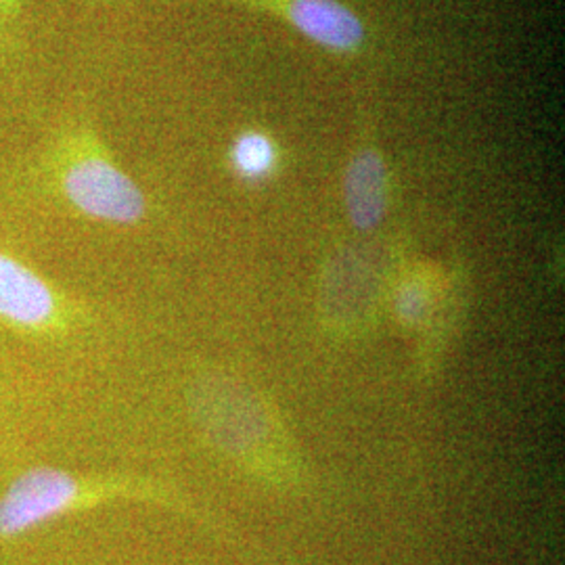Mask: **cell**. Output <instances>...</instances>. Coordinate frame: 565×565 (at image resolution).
<instances>
[{"label": "cell", "instance_id": "obj_1", "mask_svg": "<svg viewBox=\"0 0 565 565\" xmlns=\"http://www.w3.org/2000/svg\"><path fill=\"white\" fill-rule=\"evenodd\" d=\"M57 182L61 195L88 218L135 224L147 212L139 184L105 156L86 130H76L61 142Z\"/></svg>", "mask_w": 565, "mask_h": 565}, {"label": "cell", "instance_id": "obj_2", "mask_svg": "<svg viewBox=\"0 0 565 565\" xmlns=\"http://www.w3.org/2000/svg\"><path fill=\"white\" fill-rule=\"evenodd\" d=\"M93 490L67 471L30 469L0 497V536H18L44 524L86 501Z\"/></svg>", "mask_w": 565, "mask_h": 565}, {"label": "cell", "instance_id": "obj_3", "mask_svg": "<svg viewBox=\"0 0 565 565\" xmlns=\"http://www.w3.org/2000/svg\"><path fill=\"white\" fill-rule=\"evenodd\" d=\"M0 319L23 331H51L63 319L55 289L4 252H0Z\"/></svg>", "mask_w": 565, "mask_h": 565}, {"label": "cell", "instance_id": "obj_4", "mask_svg": "<svg viewBox=\"0 0 565 565\" xmlns=\"http://www.w3.org/2000/svg\"><path fill=\"white\" fill-rule=\"evenodd\" d=\"M285 15L303 36L331 51L348 53L363 44V21L338 0H287Z\"/></svg>", "mask_w": 565, "mask_h": 565}, {"label": "cell", "instance_id": "obj_5", "mask_svg": "<svg viewBox=\"0 0 565 565\" xmlns=\"http://www.w3.org/2000/svg\"><path fill=\"white\" fill-rule=\"evenodd\" d=\"M345 207L350 221L361 231H371L384 221L387 210V174L384 160L375 149H363L348 166Z\"/></svg>", "mask_w": 565, "mask_h": 565}, {"label": "cell", "instance_id": "obj_6", "mask_svg": "<svg viewBox=\"0 0 565 565\" xmlns=\"http://www.w3.org/2000/svg\"><path fill=\"white\" fill-rule=\"evenodd\" d=\"M231 160L243 179L256 181L275 168L277 149L263 132H245L233 145Z\"/></svg>", "mask_w": 565, "mask_h": 565}, {"label": "cell", "instance_id": "obj_7", "mask_svg": "<svg viewBox=\"0 0 565 565\" xmlns=\"http://www.w3.org/2000/svg\"><path fill=\"white\" fill-rule=\"evenodd\" d=\"M427 303L429 298L422 282H404L396 294V312L404 323L413 324L422 321Z\"/></svg>", "mask_w": 565, "mask_h": 565}, {"label": "cell", "instance_id": "obj_8", "mask_svg": "<svg viewBox=\"0 0 565 565\" xmlns=\"http://www.w3.org/2000/svg\"><path fill=\"white\" fill-rule=\"evenodd\" d=\"M20 15V0H0V32L9 34Z\"/></svg>", "mask_w": 565, "mask_h": 565}]
</instances>
